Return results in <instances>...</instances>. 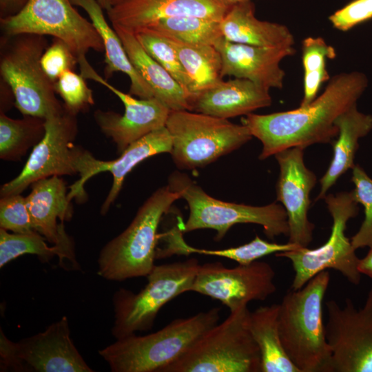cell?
Wrapping results in <instances>:
<instances>
[{"label": "cell", "instance_id": "1", "mask_svg": "<svg viewBox=\"0 0 372 372\" xmlns=\"http://www.w3.org/2000/svg\"><path fill=\"white\" fill-rule=\"evenodd\" d=\"M360 72H342L329 79L324 91L309 105L269 114H249L242 123L262 143L259 159L282 150L332 143L338 135L337 118L357 104L368 86Z\"/></svg>", "mask_w": 372, "mask_h": 372}, {"label": "cell", "instance_id": "2", "mask_svg": "<svg viewBox=\"0 0 372 372\" xmlns=\"http://www.w3.org/2000/svg\"><path fill=\"white\" fill-rule=\"evenodd\" d=\"M322 271L302 288L289 291L279 304L283 348L300 372H331V350L322 320V302L330 282Z\"/></svg>", "mask_w": 372, "mask_h": 372}, {"label": "cell", "instance_id": "3", "mask_svg": "<svg viewBox=\"0 0 372 372\" xmlns=\"http://www.w3.org/2000/svg\"><path fill=\"white\" fill-rule=\"evenodd\" d=\"M220 318V309L214 307L177 318L156 332L116 339L99 354L113 372H161L218 324Z\"/></svg>", "mask_w": 372, "mask_h": 372}, {"label": "cell", "instance_id": "4", "mask_svg": "<svg viewBox=\"0 0 372 372\" xmlns=\"http://www.w3.org/2000/svg\"><path fill=\"white\" fill-rule=\"evenodd\" d=\"M179 198L180 194L168 185L156 190L129 226L102 248L98 274L112 281L147 276L155 266L161 218Z\"/></svg>", "mask_w": 372, "mask_h": 372}, {"label": "cell", "instance_id": "5", "mask_svg": "<svg viewBox=\"0 0 372 372\" xmlns=\"http://www.w3.org/2000/svg\"><path fill=\"white\" fill-rule=\"evenodd\" d=\"M247 304L205 332L161 372H261V355L248 326Z\"/></svg>", "mask_w": 372, "mask_h": 372}, {"label": "cell", "instance_id": "6", "mask_svg": "<svg viewBox=\"0 0 372 372\" xmlns=\"http://www.w3.org/2000/svg\"><path fill=\"white\" fill-rule=\"evenodd\" d=\"M0 73L10 88L14 105L23 116L46 118L65 107L56 96L54 83L41 63L48 48L45 36L19 34L1 37Z\"/></svg>", "mask_w": 372, "mask_h": 372}, {"label": "cell", "instance_id": "7", "mask_svg": "<svg viewBox=\"0 0 372 372\" xmlns=\"http://www.w3.org/2000/svg\"><path fill=\"white\" fill-rule=\"evenodd\" d=\"M167 185L178 192L189 207L187 220L178 225L183 234L211 229L216 232L215 240L220 241L234 225L251 223L262 227L269 239L289 236L287 214L282 205L272 203L252 206L222 201L207 194L187 174L178 171L169 176Z\"/></svg>", "mask_w": 372, "mask_h": 372}, {"label": "cell", "instance_id": "8", "mask_svg": "<svg viewBox=\"0 0 372 372\" xmlns=\"http://www.w3.org/2000/svg\"><path fill=\"white\" fill-rule=\"evenodd\" d=\"M200 264L196 258L155 265L147 276V283L138 293L120 289L113 296L114 322L112 333L121 339L148 331L167 302L190 292Z\"/></svg>", "mask_w": 372, "mask_h": 372}, {"label": "cell", "instance_id": "9", "mask_svg": "<svg viewBox=\"0 0 372 372\" xmlns=\"http://www.w3.org/2000/svg\"><path fill=\"white\" fill-rule=\"evenodd\" d=\"M165 127L172 138V160L180 169L205 167L253 137L242 123L185 110L170 111Z\"/></svg>", "mask_w": 372, "mask_h": 372}, {"label": "cell", "instance_id": "10", "mask_svg": "<svg viewBox=\"0 0 372 372\" xmlns=\"http://www.w3.org/2000/svg\"><path fill=\"white\" fill-rule=\"evenodd\" d=\"M324 199L333 219L331 234L324 244L312 249L300 247L275 254L287 258L292 264L295 275L291 289L302 288L318 273L328 269L339 271L352 284L360 282L361 273L358 268L360 259L344 234L348 220L358 214V203L352 191L326 195Z\"/></svg>", "mask_w": 372, "mask_h": 372}, {"label": "cell", "instance_id": "11", "mask_svg": "<svg viewBox=\"0 0 372 372\" xmlns=\"http://www.w3.org/2000/svg\"><path fill=\"white\" fill-rule=\"evenodd\" d=\"M70 0H28L16 14L0 19L3 36L37 34L63 41L78 59L92 50L104 51L92 23L74 8Z\"/></svg>", "mask_w": 372, "mask_h": 372}, {"label": "cell", "instance_id": "12", "mask_svg": "<svg viewBox=\"0 0 372 372\" xmlns=\"http://www.w3.org/2000/svg\"><path fill=\"white\" fill-rule=\"evenodd\" d=\"M45 129L44 136L33 147L21 172L1 186V197L21 194L40 179L80 174L87 150L74 143L78 132L76 115L65 108L45 118Z\"/></svg>", "mask_w": 372, "mask_h": 372}, {"label": "cell", "instance_id": "13", "mask_svg": "<svg viewBox=\"0 0 372 372\" xmlns=\"http://www.w3.org/2000/svg\"><path fill=\"white\" fill-rule=\"evenodd\" d=\"M326 307L331 372H372V288L360 309L350 298L343 307L329 300Z\"/></svg>", "mask_w": 372, "mask_h": 372}, {"label": "cell", "instance_id": "14", "mask_svg": "<svg viewBox=\"0 0 372 372\" xmlns=\"http://www.w3.org/2000/svg\"><path fill=\"white\" fill-rule=\"evenodd\" d=\"M270 264L255 261L232 268L220 262L200 265L190 291L219 300L233 311L252 300H265L276 291Z\"/></svg>", "mask_w": 372, "mask_h": 372}, {"label": "cell", "instance_id": "15", "mask_svg": "<svg viewBox=\"0 0 372 372\" xmlns=\"http://www.w3.org/2000/svg\"><path fill=\"white\" fill-rule=\"evenodd\" d=\"M81 74L111 90L121 101L123 114L97 110L94 120L102 133L111 138L121 154L130 144L149 133L165 127L170 110L156 98L137 99L124 93L103 79L87 61L86 56L78 59Z\"/></svg>", "mask_w": 372, "mask_h": 372}, {"label": "cell", "instance_id": "16", "mask_svg": "<svg viewBox=\"0 0 372 372\" xmlns=\"http://www.w3.org/2000/svg\"><path fill=\"white\" fill-rule=\"evenodd\" d=\"M274 156L280 167L277 200L287 214L288 242L307 247L313 239L314 229L307 214L311 203L309 195L316 183V176L306 167L302 147L289 148Z\"/></svg>", "mask_w": 372, "mask_h": 372}, {"label": "cell", "instance_id": "17", "mask_svg": "<svg viewBox=\"0 0 372 372\" xmlns=\"http://www.w3.org/2000/svg\"><path fill=\"white\" fill-rule=\"evenodd\" d=\"M172 141L166 127L149 133L130 144L119 156L112 161L96 158L90 152L86 155L80 179L72 185L68 194L69 199L84 201L86 194L84 185L91 177L101 172H109L113 177L111 189L104 200L101 213L105 215L114 203L127 175L141 162L156 154L171 153Z\"/></svg>", "mask_w": 372, "mask_h": 372}, {"label": "cell", "instance_id": "18", "mask_svg": "<svg viewBox=\"0 0 372 372\" xmlns=\"http://www.w3.org/2000/svg\"><path fill=\"white\" fill-rule=\"evenodd\" d=\"M16 347L26 371H93L74 346L65 316L45 331L16 342Z\"/></svg>", "mask_w": 372, "mask_h": 372}, {"label": "cell", "instance_id": "19", "mask_svg": "<svg viewBox=\"0 0 372 372\" xmlns=\"http://www.w3.org/2000/svg\"><path fill=\"white\" fill-rule=\"evenodd\" d=\"M229 8L216 0H119L106 11L112 27L136 33L158 20L178 16L220 21Z\"/></svg>", "mask_w": 372, "mask_h": 372}, {"label": "cell", "instance_id": "20", "mask_svg": "<svg viewBox=\"0 0 372 372\" xmlns=\"http://www.w3.org/2000/svg\"><path fill=\"white\" fill-rule=\"evenodd\" d=\"M220 54V76L245 79L268 89L283 87L282 60L295 54L293 46L267 48L233 43L224 37L213 45Z\"/></svg>", "mask_w": 372, "mask_h": 372}, {"label": "cell", "instance_id": "21", "mask_svg": "<svg viewBox=\"0 0 372 372\" xmlns=\"http://www.w3.org/2000/svg\"><path fill=\"white\" fill-rule=\"evenodd\" d=\"M25 197L33 228L53 245L73 244L64 221L72 216V207L64 180L58 176L40 179L31 185Z\"/></svg>", "mask_w": 372, "mask_h": 372}, {"label": "cell", "instance_id": "22", "mask_svg": "<svg viewBox=\"0 0 372 372\" xmlns=\"http://www.w3.org/2000/svg\"><path fill=\"white\" fill-rule=\"evenodd\" d=\"M271 103L269 89L240 78L223 81L190 101L192 111L226 119L247 115Z\"/></svg>", "mask_w": 372, "mask_h": 372}, {"label": "cell", "instance_id": "23", "mask_svg": "<svg viewBox=\"0 0 372 372\" xmlns=\"http://www.w3.org/2000/svg\"><path fill=\"white\" fill-rule=\"evenodd\" d=\"M220 27L224 38L233 43L276 48L293 46L295 42L286 25L257 19L252 0L230 6Z\"/></svg>", "mask_w": 372, "mask_h": 372}, {"label": "cell", "instance_id": "24", "mask_svg": "<svg viewBox=\"0 0 372 372\" xmlns=\"http://www.w3.org/2000/svg\"><path fill=\"white\" fill-rule=\"evenodd\" d=\"M113 28L132 64L152 90L154 98L171 111H192L189 96L172 75L146 52L134 33L120 27Z\"/></svg>", "mask_w": 372, "mask_h": 372}, {"label": "cell", "instance_id": "25", "mask_svg": "<svg viewBox=\"0 0 372 372\" xmlns=\"http://www.w3.org/2000/svg\"><path fill=\"white\" fill-rule=\"evenodd\" d=\"M74 6L83 8L99 34L104 45L105 76L121 72L130 80L129 94L140 99L154 98L150 86L132 64L117 33L107 22L103 8L98 0H70Z\"/></svg>", "mask_w": 372, "mask_h": 372}, {"label": "cell", "instance_id": "26", "mask_svg": "<svg viewBox=\"0 0 372 372\" xmlns=\"http://www.w3.org/2000/svg\"><path fill=\"white\" fill-rule=\"evenodd\" d=\"M335 123L339 132L338 138L331 143L333 158L320 179V190L316 200L324 198L338 179L354 167L358 141L372 130V115L358 111L356 104L340 114Z\"/></svg>", "mask_w": 372, "mask_h": 372}, {"label": "cell", "instance_id": "27", "mask_svg": "<svg viewBox=\"0 0 372 372\" xmlns=\"http://www.w3.org/2000/svg\"><path fill=\"white\" fill-rule=\"evenodd\" d=\"M279 304L249 313L248 326L261 355V372H300L287 356L278 329Z\"/></svg>", "mask_w": 372, "mask_h": 372}, {"label": "cell", "instance_id": "28", "mask_svg": "<svg viewBox=\"0 0 372 372\" xmlns=\"http://www.w3.org/2000/svg\"><path fill=\"white\" fill-rule=\"evenodd\" d=\"M162 35L176 51L179 60L191 81V100L223 81L220 76L221 56L214 45L190 43L169 36Z\"/></svg>", "mask_w": 372, "mask_h": 372}, {"label": "cell", "instance_id": "29", "mask_svg": "<svg viewBox=\"0 0 372 372\" xmlns=\"http://www.w3.org/2000/svg\"><path fill=\"white\" fill-rule=\"evenodd\" d=\"M46 239L39 232L34 230L29 233H9L0 228V267L19 256L24 254L37 256L42 261H48L54 256L59 258L61 265L65 260H70L73 267L79 268L75 258L73 244L54 245L50 247Z\"/></svg>", "mask_w": 372, "mask_h": 372}, {"label": "cell", "instance_id": "30", "mask_svg": "<svg viewBox=\"0 0 372 372\" xmlns=\"http://www.w3.org/2000/svg\"><path fill=\"white\" fill-rule=\"evenodd\" d=\"M45 119L23 116L14 119L1 112L0 158L5 161H18L30 147H34L44 136Z\"/></svg>", "mask_w": 372, "mask_h": 372}, {"label": "cell", "instance_id": "31", "mask_svg": "<svg viewBox=\"0 0 372 372\" xmlns=\"http://www.w3.org/2000/svg\"><path fill=\"white\" fill-rule=\"evenodd\" d=\"M181 236L182 234H178L172 240L169 246L170 256L174 254H198L227 258L242 265L251 264L268 255L295 250L302 247L289 242L285 244L268 242L256 235L249 242L238 247L222 249H198L187 245Z\"/></svg>", "mask_w": 372, "mask_h": 372}, {"label": "cell", "instance_id": "32", "mask_svg": "<svg viewBox=\"0 0 372 372\" xmlns=\"http://www.w3.org/2000/svg\"><path fill=\"white\" fill-rule=\"evenodd\" d=\"M336 56L335 48L322 37H308L302 42V61L304 68L303 97L300 106L311 103L316 97L322 84L329 80L327 70L328 59Z\"/></svg>", "mask_w": 372, "mask_h": 372}, {"label": "cell", "instance_id": "33", "mask_svg": "<svg viewBox=\"0 0 372 372\" xmlns=\"http://www.w3.org/2000/svg\"><path fill=\"white\" fill-rule=\"evenodd\" d=\"M145 29L190 43L213 45L218 39L223 37L220 21L194 16H178L161 19Z\"/></svg>", "mask_w": 372, "mask_h": 372}, {"label": "cell", "instance_id": "34", "mask_svg": "<svg viewBox=\"0 0 372 372\" xmlns=\"http://www.w3.org/2000/svg\"><path fill=\"white\" fill-rule=\"evenodd\" d=\"M134 34L146 52L178 82L189 96L190 101L192 97V83L172 45L162 34L152 30L143 29Z\"/></svg>", "mask_w": 372, "mask_h": 372}, {"label": "cell", "instance_id": "35", "mask_svg": "<svg viewBox=\"0 0 372 372\" xmlns=\"http://www.w3.org/2000/svg\"><path fill=\"white\" fill-rule=\"evenodd\" d=\"M351 181L355 185L353 198L364 207V218L358 231L351 242L356 250L365 247H372V179L358 165L352 168Z\"/></svg>", "mask_w": 372, "mask_h": 372}, {"label": "cell", "instance_id": "36", "mask_svg": "<svg viewBox=\"0 0 372 372\" xmlns=\"http://www.w3.org/2000/svg\"><path fill=\"white\" fill-rule=\"evenodd\" d=\"M85 79L81 74L68 70L54 83L56 92L63 99L65 108L75 115L94 104L92 90Z\"/></svg>", "mask_w": 372, "mask_h": 372}, {"label": "cell", "instance_id": "37", "mask_svg": "<svg viewBox=\"0 0 372 372\" xmlns=\"http://www.w3.org/2000/svg\"><path fill=\"white\" fill-rule=\"evenodd\" d=\"M0 227L18 234L34 230L25 197L21 194L1 197Z\"/></svg>", "mask_w": 372, "mask_h": 372}, {"label": "cell", "instance_id": "38", "mask_svg": "<svg viewBox=\"0 0 372 372\" xmlns=\"http://www.w3.org/2000/svg\"><path fill=\"white\" fill-rule=\"evenodd\" d=\"M41 63L45 73L55 83L65 71L74 70L78 60L63 41L53 38L52 43L42 55Z\"/></svg>", "mask_w": 372, "mask_h": 372}, {"label": "cell", "instance_id": "39", "mask_svg": "<svg viewBox=\"0 0 372 372\" xmlns=\"http://www.w3.org/2000/svg\"><path fill=\"white\" fill-rule=\"evenodd\" d=\"M372 19V0H352L329 17L332 26L347 32Z\"/></svg>", "mask_w": 372, "mask_h": 372}, {"label": "cell", "instance_id": "40", "mask_svg": "<svg viewBox=\"0 0 372 372\" xmlns=\"http://www.w3.org/2000/svg\"><path fill=\"white\" fill-rule=\"evenodd\" d=\"M0 355L1 371H26L23 362L18 357L16 342L10 341L1 330Z\"/></svg>", "mask_w": 372, "mask_h": 372}, {"label": "cell", "instance_id": "41", "mask_svg": "<svg viewBox=\"0 0 372 372\" xmlns=\"http://www.w3.org/2000/svg\"><path fill=\"white\" fill-rule=\"evenodd\" d=\"M28 0H0V19L18 12Z\"/></svg>", "mask_w": 372, "mask_h": 372}, {"label": "cell", "instance_id": "42", "mask_svg": "<svg viewBox=\"0 0 372 372\" xmlns=\"http://www.w3.org/2000/svg\"><path fill=\"white\" fill-rule=\"evenodd\" d=\"M358 268L361 274L372 279V247L364 258L360 259Z\"/></svg>", "mask_w": 372, "mask_h": 372}, {"label": "cell", "instance_id": "43", "mask_svg": "<svg viewBox=\"0 0 372 372\" xmlns=\"http://www.w3.org/2000/svg\"><path fill=\"white\" fill-rule=\"evenodd\" d=\"M219 1L220 3L227 6H231L236 3L245 1H249V0H216Z\"/></svg>", "mask_w": 372, "mask_h": 372}, {"label": "cell", "instance_id": "44", "mask_svg": "<svg viewBox=\"0 0 372 372\" xmlns=\"http://www.w3.org/2000/svg\"><path fill=\"white\" fill-rule=\"evenodd\" d=\"M103 10H107L111 6V0H98Z\"/></svg>", "mask_w": 372, "mask_h": 372}, {"label": "cell", "instance_id": "45", "mask_svg": "<svg viewBox=\"0 0 372 372\" xmlns=\"http://www.w3.org/2000/svg\"><path fill=\"white\" fill-rule=\"evenodd\" d=\"M119 0H111V6L118 1Z\"/></svg>", "mask_w": 372, "mask_h": 372}]
</instances>
